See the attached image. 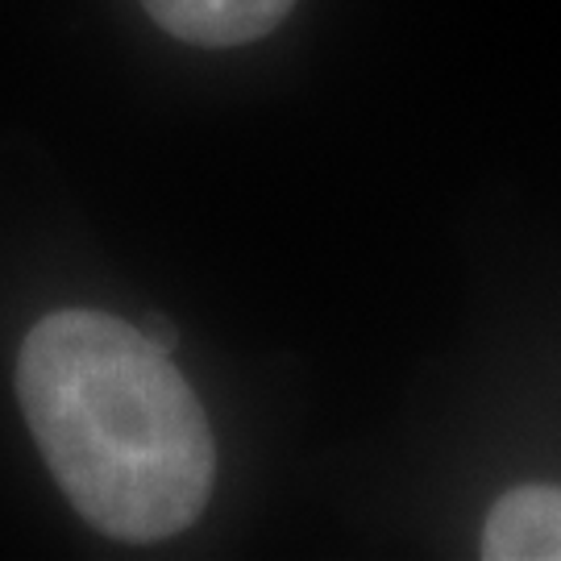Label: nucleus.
<instances>
[{
	"label": "nucleus",
	"instance_id": "nucleus-1",
	"mask_svg": "<svg viewBox=\"0 0 561 561\" xmlns=\"http://www.w3.org/2000/svg\"><path fill=\"white\" fill-rule=\"evenodd\" d=\"M18 400L62 495L117 541H167L204 512L213 428L171 350L92 308L42 317L21 345Z\"/></svg>",
	"mask_w": 561,
	"mask_h": 561
},
{
	"label": "nucleus",
	"instance_id": "nucleus-2",
	"mask_svg": "<svg viewBox=\"0 0 561 561\" xmlns=\"http://www.w3.org/2000/svg\"><path fill=\"white\" fill-rule=\"evenodd\" d=\"M171 38L192 46H245L279 25L296 0H141Z\"/></svg>",
	"mask_w": 561,
	"mask_h": 561
},
{
	"label": "nucleus",
	"instance_id": "nucleus-3",
	"mask_svg": "<svg viewBox=\"0 0 561 561\" xmlns=\"http://www.w3.org/2000/svg\"><path fill=\"white\" fill-rule=\"evenodd\" d=\"M482 558L561 561V486L507 491L482 528Z\"/></svg>",
	"mask_w": 561,
	"mask_h": 561
}]
</instances>
